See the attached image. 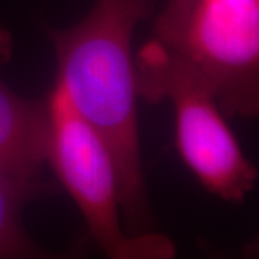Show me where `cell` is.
<instances>
[{"instance_id":"obj_1","label":"cell","mask_w":259,"mask_h":259,"mask_svg":"<svg viewBox=\"0 0 259 259\" xmlns=\"http://www.w3.org/2000/svg\"><path fill=\"white\" fill-rule=\"evenodd\" d=\"M153 5L154 0H95L75 26L47 29L56 54V82L110 148L121 209L134 235L150 225V207L140 156L131 37Z\"/></svg>"},{"instance_id":"obj_2","label":"cell","mask_w":259,"mask_h":259,"mask_svg":"<svg viewBox=\"0 0 259 259\" xmlns=\"http://www.w3.org/2000/svg\"><path fill=\"white\" fill-rule=\"evenodd\" d=\"M134 65L139 95L173 104L176 147L186 166L206 190L242 203L258 171L245 157L206 76L156 37L140 51Z\"/></svg>"},{"instance_id":"obj_3","label":"cell","mask_w":259,"mask_h":259,"mask_svg":"<svg viewBox=\"0 0 259 259\" xmlns=\"http://www.w3.org/2000/svg\"><path fill=\"white\" fill-rule=\"evenodd\" d=\"M47 161L82 213L95 242L112 259H170L175 243L160 233H125L118 175L110 148L71 102L61 83L45 102Z\"/></svg>"},{"instance_id":"obj_4","label":"cell","mask_w":259,"mask_h":259,"mask_svg":"<svg viewBox=\"0 0 259 259\" xmlns=\"http://www.w3.org/2000/svg\"><path fill=\"white\" fill-rule=\"evenodd\" d=\"M156 39L206 76L223 114H258L259 0H170Z\"/></svg>"},{"instance_id":"obj_5","label":"cell","mask_w":259,"mask_h":259,"mask_svg":"<svg viewBox=\"0 0 259 259\" xmlns=\"http://www.w3.org/2000/svg\"><path fill=\"white\" fill-rule=\"evenodd\" d=\"M12 55V39L0 26V68ZM48 115L45 104L13 93L0 76V167L39 176L47 161Z\"/></svg>"},{"instance_id":"obj_6","label":"cell","mask_w":259,"mask_h":259,"mask_svg":"<svg viewBox=\"0 0 259 259\" xmlns=\"http://www.w3.org/2000/svg\"><path fill=\"white\" fill-rule=\"evenodd\" d=\"M37 177L0 167V259L45 256L22 222L25 204L47 192L48 186Z\"/></svg>"}]
</instances>
